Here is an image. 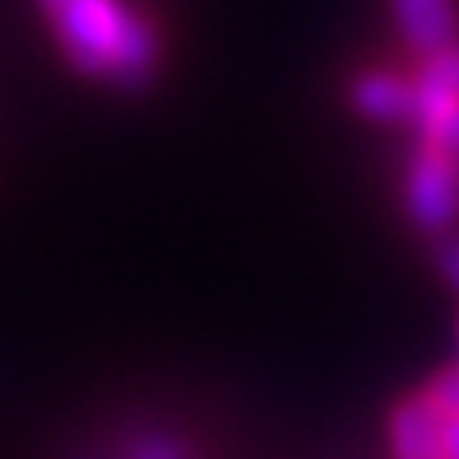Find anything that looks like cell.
Wrapping results in <instances>:
<instances>
[{
  "instance_id": "cell-7",
  "label": "cell",
  "mask_w": 459,
  "mask_h": 459,
  "mask_svg": "<svg viewBox=\"0 0 459 459\" xmlns=\"http://www.w3.org/2000/svg\"><path fill=\"white\" fill-rule=\"evenodd\" d=\"M417 136H421V149H426V153H438V158L459 166V102L446 107V111H438L434 119H426V124L417 128Z\"/></svg>"
},
{
  "instance_id": "cell-5",
  "label": "cell",
  "mask_w": 459,
  "mask_h": 459,
  "mask_svg": "<svg viewBox=\"0 0 459 459\" xmlns=\"http://www.w3.org/2000/svg\"><path fill=\"white\" fill-rule=\"evenodd\" d=\"M459 102V43L429 56L421 73L412 77V128Z\"/></svg>"
},
{
  "instance_id": "cell-8",
  "label": "cell",
  "mask_w": 459,
  "mask_h": 459,
  "mask_svg": "<svg viewBox=\"0 0 459 459\" xmlns=\"http://www.w3.org/2000/svg\"><path fill=\"white\" fill-rule=\"evenodd\" d=\"M426 395H429V404L443 412V417H459V366L455 370H443V375L426 387Z\"/></svg>"
},
{
  "instance_id": "cell-9",
  "label": "cell",
  "mask_w": 459,
  "mask_h": 459,
  "mask_svg": "<svg viewBox=\"0 0 459 459\" xmlns=\"http://www.w3.org/2000/svg\"><path fill=\"white\" fill-rule=\"evenodd\" d=\"M438 268H443L446 285L459 294V238H443V247H438Z\"/></svg>"
},
{
  "instance_id": "cell-12",
  "label": "cell",
  "mask_w": 459,
  "mask_h": 459,
  "mask_svg": "<svg viewBox=\"0 0 459 459\" xmlns=\"http://www.w3.org/2000/svg\"><path fill=\"white\" fill-rule=\"evenodd\" d=\"M51 4H56V0H43V9H51Z\"/></svg>"
},
{
  "instance_id": "cell-4",
  "label": "cell",
  "mask_w": 459,
  "mask_h": 459,
  "mask_svg": "<svg viewBox=\"0 0 459 459\" xmlns=\"http://www.w3.org/2000/svg\"><path fill=\"white\" fill-rule=\"evenodd\" d=\"M387 438H392L395 459H443V412L421 392L417 400H404L392 412Z\"/></svg>"
},
{
  "instance_id": "cell-11",
  "label": "cell",
  "mask_w": 459,
  "mask_h": 459,
  "mask_svg": "<svg viewBox=\"0 0 459 459\" xmlns=\"http://www.w3.org/2000/svg\"><path fill=\"white\" fill-rule=\"evenodd\" d=\"M443 459H459V417H443Z\"/></svg>"
},
{
  "instance_id": "cell-6",
  "label": "cell",
  "mask_w": 459,
  "mask_h": 459,
  "mask_svg": "<svg viewBox=\"0 0 459 459\" xmlns=\"http://www.w3.org/2000/svg\"><path fill=\"white\" fill-rule=\"evenodd\" d=\"M349 99L375 124H412V82L395 73H361Z\"/></svg>"
},
{
  "instance_id": "cell-10",
  "label": "cell",
  "mask_w": 459,
  "mask_h": 459,
  "mask_svg": "<svg viewBox=\"0 0 459 459\" xmlns=\"http://www.w3.org/2000/svg\"><path fill=\"white\" fill-rule=\"evenodd\" d=\"M132 459H179V451H175L170 443H158V438H153V443L136 446V451H132Z\"/></svg>"
},
{
  "instance_id": "cell-1",
  "label": "cell",
  "mask_w": 459,
  "mask_h": 459,
  "mask_svg": "<svg viewBox=\"0 0 459 459\" xmlns=\"http://www.w3.org/2000/svg\"><path fill=\"white\" fill-rule=\"evenodd\" d=\"M51 30L65 48L68 65L136 90L158 68V39L145 17L119 0H56L48 9Z\"/></svg>"
},
{
  "instance_id": "cell-3",
  "label": "cell",
  "mask_w": 459,
  "mask_h": 459,
  "mask_svg": "<svg viewBox=\"0 0 459 459\" xmlns=\"http://www.w3.org/2000/svg\"><path fill=\"white\" fill-rule=\"evenodd\" d=\"M387 4H392V17L400 34H404V43L421 60L455 48V9H451V0H387Z\"/></svg>"
},
{
  "instance_id": "cell-2",
  "label": "cell",
  "mask_w": 459,
  "mask_h": 459,
  "mask_svg": "<svg viewBox=\"0 0 459 459\" xmlns=\"http://www.w3.org/2000/svg\"><path fill=\"white\" fill-rule=\"evenodd\" d=\"M404 204H409V217L417 230L446 234L459 221V166L421 149L409 162Z\"/></svg>"
}]
</instances>
